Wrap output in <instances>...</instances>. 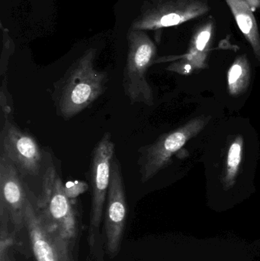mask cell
<instances>
[{
	"label": "cell",
	"instance_id": "7a4b0ae2",
	"mask_svg": "<svg viewBox=\"0 0 260 261\" xmlns=\"http://www.w3.org/2000/svg\"><path fill=\"white\" fill-rule=\"evenodd\" d=\"M114 155V144L111 133L106 132L96 144L91 163L93 192L88 242L90 254L99 261L102 260L103 253L104 239L101 234L100 228L111 181V164Z\"/></svg>",
	"mask_w": 260,
	"mask_h": 261
},
{
	"label": "cell",
	"instance_id": "ac0fdd59",
	"mask_svg": "<svg viewBox=\"0 0 260 261\" xmlns=\"http://www.w3.org/2000/svg\"><path fill=\"white\" fill-rule=\"evenodd\" d=\"M259 1L260 2V0H259Z\"/></svg>",
	"mask_w": 260,
	"mask_h": 261
},
{
	"label": "cell",
	"instance_id": "7c38bea8",
	"mask_svg": "<svg viewBox=\"0 0 260 261\" xmlns=\"http://www.w3.org/2000/svg\"><path fill=\"white\" fill-rule=\"evenodd\" d=\"M250 68L248 60L241 56L230 67L227 76L228 90L232 96H239L247 90L250 84Z\"/></svg>",
	"mask_w": 260,
	"mask_h": 261
},
{
	"label": "cell",
	"instance_id": "52a82bcc",
	"mask_svg": "<svg viewBox=\"0 0 260 261\" xmlns=\"http://www.w3.org/2000/svg\"><path fill=\"white\" fill-rule=\"evenodd\" d=\"M104 220V242L110 258H114L120 251L128 216V204L122 167L117 158L111 164V181L107 196Z\"/></svg>",
	"mask_w": 260,
	"mask_h": 261
},
{
	"label": "cell",
	"instance_id": "2e32d148",
	"mask_svg": "<svg viewBox=\"0 0 260 261\" xmlns=\"http://www.w3.org/2000/svg\"><path fill=\"white\" fill-rule=\"evenodd\" d=\"M66 193L67 196L71 199H75L79 195L86 191L89 188V185L83 181H74V182H68L64 185Z\"/></svg>",
	"mask_w": 260,
	"mask_h": 261
},
{
	"label": "cell",
	"instance_id": "8992f818",
	"mask_svg": "<svg viewBox=\"0 0 260 261\" xmlns=\"http://www.w3.org/2000/svg\"><path fill=\"white\" fill-rule=\"evenodd\" d=\"M201 0H151L133 21L131 30H160L178 25L207 12Z\"/></svg>",
	"mask_w": 260,
	"mask_h": 261
},
{
	"label": "cell",
	"instance_id": "3957f363",
	"mask_svg": "<svg viewBox=\"0 0 260 261\" xmlns=\"http://www.w3.org/2000/svg\"><path fill=\"white\" fill-rule=\"evenodd\" d=\"M37 205L49 229L73 248L78 234L76 213L53 166H49L44 173L42 193Z\"/></svg>",
	"mask_w": 260,
	"mask_h": 261
},
{
	"label": "cell",
	"instance_id": "30bf717a",
	"mask_svg": "<svg viewBox=\"0 0 260 261\" xmlns=\"http://www.w3.org/2000/svg\"><path fill=\"white\" fill-rule=\"evenodd\" d=\"M18 170L0 153V203L6 206L15 234L25 228V210L28 198L20 179Z\"/></svg>",
	"mask_w": 260,
	"mask_h": 261
},
{
	"label": "cell",
	"instance_id": "5b68a950",
	"mask_svg": "<svg viewBox=\"0 0 260 261\" xmlns=\"http://www.w3.org/2000/svg\"><path fill=\"white\" fill-rule=\"evenodd\" d=\"M210 116H201L169 133L161 135L149 145L138 150L139 173L140 181L147 182L168 165L171 158L191 138L204 129L210 121Z\"/></svg>",
	"mask_w": 260,
	"mask_h": 261
},
{
	"label": "cell",
	"instance_id": "8fae6325",
	"mask_svg": "<svg viewBox=\"0 0 260 261\" xmlns=\"http://www.w3.org/2000/svg\"><path fill=\"white\" fill-rule=\"evenodd\" d=\"M246 39L260 61V35L256 18L245 0H226Z\"/></svg>",
	"mask_w": 260,
	"mask_h": 261
},
{
	"label": "cell",
	"instance_id": "ba28073f",
	"mask_svg": "<svg viewBox=\"0 0 260 261\" xmlns=\"http://www.w3.org/2000/svg\"><path fill=\"white\" fill-rule=\"evenodd\" d=\"M9 119H2L1 153L23 175L36 176L41 169V149L33 137L20 130Z\"/></svg>",
	"mask_w": 260,
	"mask_h": 261
},
{
	"label": "cell",
	"instance_id": "e0dca14e",
	"mask_svg": "<svg viewBox=\"0 0 260 261\" xmlns=\"http://www.w3.org/2000/svg\"><path fill=\"white\" fill-rule=\"evenodd\" d=\"M0 261H15L13 258L9 256V253L4 254V255L0 256Z\"/></svg>",
	"mask_w": 260,
	"mask_h": 261
},
{
	"label": "cell",
	"instance_id": "5bb4252c",
	"mask_svg": "<svg viewBox=\"0 0 260 261\" xmlns=\"http://www.w3.org/2000/svg\"><path fill=\"white\" fill-rule=\"evenodd\" d=\"M212 22L206 24L203 29H201L198 32L196 36L194 38L190 53L186 55V58H187L188 60L193 59L195 61H198L199 58L201 61L204 60L200 58V57H203V58H205V54L203 52L207 48L208 45H209V41H210L211 38H212Z\"/></svg>",
	"mask_w": 260,
	"mask_h": 261
},
{
	"label": "cell",
	"instance_id": "6da1fadb",
	"mask_svg": "<svg viewBox=\"0 0 260 261\" xmlns=\"http://www.w3.org/2000/svg\"><path fill=\"white\" fill-rule=\"evenodd\" d=\"M96 55V49L87 50L55 85L53 99L56 110L65 119L88 108L103 93L108 74L95 68Z\"/></svg>",
	"mask_w": 260,
	"mask_h": 261
},
{
	"label": "cell",
	"instance_id": "4fadbf2b",
	"mask_svg": "<svg viewBox=\"0 0 260 261\" xmlns=\"http://www.w3.org/2000/svg\"><path fill=\"white\" fill-rule=\"evenodd\" d=\"M243 137L239 135L230 144L227 153V164H226L225 176L224 178V187L227 190L232 188L235 184L237 175L239 170L242 160Z\"/></svg>",
	"mask_w": 260,
	"mask_h": 261
},
{
	"label": "cell",
	"instance_id": "9a60e30c",
	"mask_svg": "<svg viewBox=\"0 0 260 261\" xmlns=\"http://www.w3.org/2000/svg\"><path fill=\"white\" fill-rule=\"evenodd\" d=\"M3 30V51L1 55V76L2 77L6 78V72H7L8 62L9 58L13 54L15 50V44L9 35L8 29H5L3 24H1Z\"/></svg>",
	"mask_w": 260,
	"mask_h": 261
},
{
	"label": "cell",
	"instance_id": "277c9868",
	"mask_svg": "<svg viewBox=\"0 0 260 261\" xmlns=\"http://www.w3.org/2000/svg\"><path fill=\"white\" fill-rule=\"evenodd\" d=\"M128 39L129 49L122 81L124 91L131 104L152 107L154 93L147 80V72L156 60L157 47L145 31L131 29Z\"/></svg>",
	"mask_w": 260,
	"mask_h": 261
},
{
	"label": "cell",
	"instance_id": "9c48e42d",
	"mask_svg": "<svg viewBox=\"0 0 260 261\" xmlns=\"http://www.w3.org/2000/svg\"><path fill=\"white\" fill-rule=\"evenodd\" d=\"M25 228L36 261H74L73 248L49 229L38 207L29 199L26 205Z\"/></svg>",
	"mask_w": 260,
	"mask_h": 261
}]
</instances>
